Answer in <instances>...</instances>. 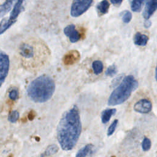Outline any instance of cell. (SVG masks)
Segmentation results:
<instances>
[{
  "label": "cell",
  "mask_w": 157,
  "mask_h": 157,
  "mask_svg": "<svg viewBox=\"0 0 157 157\" xmlns=\"http://www.w3.org/2000/svg\"><path fill=\"white\" fill-rule=\"evenodd\" d=\"M82 130L78 107L73 106L62 116L57 127V139L61 148L68 151L77 144Z\"/></svg>",
  "instance_id": "obj_1"
},
{
  "label": "cell",
  "mask_w": 157,
  "mask_h": 157,
  "mask_svg": "<svg viewBox=\"0 0 157 157\" xmlns=\"http://www.w3.org/2000/svg\"><path fill=\"white\" fill-rule=\"evenodd\" d=\"M55 90V83L49 76L42 75L32 81L27 88L28 96L36 102H44L50 99Z\"/></svg>",
  "instance_id": "obj_2"
},
{
  "label": "cell",
  "mask_w": 157,
  "mask_h": 157,
  "mask_svg": "<svg viewBox=\"0 0 157 157\" xmlns=\"http://www.w3.org/2000/svg\"><path fill=\"white\" fill-rule=\"evenodd\" d=\"M138 83L132 75L125 77L121 83L112 91L109 100V105H116L125 102L137 88Z\"/></svg>",
  "instance_id": "obj_3"
},
{
  "label": "cell",
  "mask_w": 157,
  "mask_h": 157,
  "mask_svg": "<svg viewBox=\"0 0 157 157\" xmlns=\"http://www.w3.org/2000/svg\"><path fill=\"white\" fill-rule=\"evenodd\" d=\"M38 50L39 49L37 47V42H25L21 44L19 48V54L25 65L35 67L34 61L39 59L37 56H40Z\"/></svg>",
  "instance_id": "obj_4"
},
{
  "label": "cell",
  "mask_w": 157,
  "mask_h": 157,
  "mask_svg": "<svg viewBox=\"0 0 157 157\" xmlns=\"http://www.w3.org/2000/svg\"><path fill=\"white\" fill-rule=\"evenodd\" d=\"M93 0H73L71 9V15L77 17L85 12L90 7Z\"/></svg>",
  "instance_id": "obj_5"
},
{
  "label": "cell",
  "mask_w": 157,
  "mask_h": 157,
  "mask_svg": "<svg viewBox=\"0 0 157 157\" xmlns=\"http://www.w3.org/2000/svg\"><path fill=\"white\" fill-rule=\"evenodd\" d=\"M9 63L8 55L4 52L0 51V87L8 74Z\"/></svg>",
  "instance_id": "obj_6"
},
{
  "label": "cell",
  "mask_w": 157,
  "mask_h": 157,
  "mask_svg": "<svg viewBox=\"0 0 157 157\" xmlns=\"http://www.w3.org/2000/svg\"><path fill=\"white\" fill-rule=\"evenodd\" d=\"M152 109L151 102L147 99H142L134 105V110L140 113H148Z\"/></svg>",
  "instance_id": "obj_7"
},
{
  "label": "cell",
  "mask_w": 157,
  "mask_h": 157,
  "mask_svg": "<svg viewBox=\"0 0 157 157\" xmlns=\"http://www.w3.org/2000/svg\"><path fill=\"white\" fill-rule=\"evenodd\" d=\"M64 33L66 36L69 38V40L72 42H76L80 39L81 35L78 31L75 29V26L74 25H69L65 27L64 29Z\"/></svg>",
  "instance_id": "obj_8"
},
{
  "label": "cell",
  "mask_w": 157,
  "mask_h": 157,
  "mask_svg": "<svg viewBox=\"0 0 157 157\" xmlns=\"http://www.w3.org/2000/svg\"><path fill=\"white\" fill-rule=\"evenodd\" d=\"M80 59V53L77 50H71L66 53L63 58V63L66 66L72 65L78 61Z\"/></svg>",
  "instance_id": "obj_9"
},
{
  "label": "cell",
  "mask_w": 157,
  "mask_h": 157,
  "mask_svg": "<svg viewBox=\"0 0 157 157\" xmlns=\"http://www.w3.org/2000/svg\"><path fill=\"white\" fill-rule=\"evenodd\" d=\"M157 10V0H146L143 16L148 20Z\"/></svg>",
  "instance_id": "obj_10"
},
{
  "label": "cell",
  "mask_w": 157,
  "mask_h": 157,
  "mask_svg": "<svg viewBox=\"0 0 157 157\" xmlns=\"http://www.w3.org/2000/svg\"><path fill=\"white\" fill-rule=\"evenodd\" d=\"M25 0H17L16 4H15L12 11L8 18L9 21L12 24H14L17 21V18L19 14L21 13L23 7V4Z\"/></svg>",
  "instance_id": "obj_11"
},
{
  "label": "cell",
  "mask_w": 157,
  "mask_h": 157,
  "mask_svg": "<svg viewBox=\"0 0 157 157\" xmlns=\"http://www.w3.org/2000/svg\"><path fill=\"white\" fill-rule=\"evenodd\" d=\"M148 40V37L145 34H143L139 32L135 34L134 36V44L139 46H145Z\"/></svg>",
  "instance_id": "obj_12"
},
{
  "label": "cell",
  "mask_w": 157,
  "mask_h": 157,
  "mask_svg": "<svg viewBox=\"0 0 157 157\" xmlns=\"http://www.w3.org/2000/svg\"><path fill=\"white\" fill-rule=\"evenodd\" d=\"M15 0H6V1L0 5V18L5 15L12 8Z\"/></svg>",
  "instance_id": "obj_13"
},
{
  "label": "cell",
  "mask_w": 157,
  "mask_h": 157,
  "mask_svg": "<svg viewBox=\"0 0 157 157\" xmlns=\"http://www.w3.org/2000/svg\"><path fill=\"white\" fill-rule=\"evenodd\" d=\"M117 110L115 109H107L102 111L101 113V121L104 124L109 121L111 117L116 113Z\"/></svg>",
  "instance_id": "obj_14"
},
{
  "label": "cell",
  "mask_w": 157,
  "mask_h": 157,
  "mask_svg": "<svg viewBox=\"0 0 157 157\" xmlns=\"http://www.w3.org/2000/svg\"><path fill=\"white\" fill-rule=\"evenodd\" d=\"M109 2L107 0H102L96 6L97 10L100 15H104L108 12Z\"/></svg>",
  "instance_id": "obj_15"
},
{
  "label": "cell",
  "mask_w": 157,
  "mask_h": 157,
  "mask_svg": "<svg viewBox=\"0 0 157 157\" xmlns=\"http://www.w3.org/2000/svg\"><path fill=\"white\" fill-rule=\"evenodd\" d=\"M93 147V146L91 144H88L85 145L78 151L75 157H86V156H87L91 151Z\"/></svg>",
  "instance_id": "obj_16"
},
{
  "label": "cell",
  "mask_w": 157,
  "mask_h": 157,
  "mask_svg": "<svg viewBox=\"0 0 157 157\" xmlns=\"http://www.w3.org/2000/svg\"><path fill=\"white\" fill-rule=\"evenodd\" d=\"M93 69L95 74L98 75L102 72L103 70V64L101 61L96 60L92 64Z\"/></svg>",
  "instance_id": "obj_17"
},
{
  "label": "cell",
  "mask_w": 157,
  "mask_h": 157,
  "mask_svg": "<svg viewBox=\"0 0 157 157\" xmlns=\"http://www.w3.org/2000/svg\"><path fill=\"white\" fill-rule=\"evenodd\" d=\"M144 0H132L131 4V10L133 12H139L141 10Z\"/></svg>",
  "instance_id": "obj_18"
},
{
  "label": "cell",
  "mask_w": 157,
  "mask_h": 157,
  "mask_svg": "<svg viewBox=\"0 0 157 157\" xmlns=\"http://www.w3.org/2000/svg\"><path fill=\"white\" fill-rule=\"evenodd\" d=\"M58 150V147L55 144H52L49 145L46 150L45 151V153L44 155L46 156H51L55 153H56Z\"/></svg>",
  "instance_id": "obj_19"
},
{
  "label": "cell",
  "mask_w": 157,
  "mask_h": 157,
  "mask_svg": "<svg viewBox=\"0 0 157 157\" xmlns=\"http://www.w3.org/2000/svg\"><path fill=\"white\" fill-rule=\"evenodd\" d=\"M151 147V140H150V139H148L147 137H145L143 139V140L142 142V150L145 151H148L150 149Z\"/></svg>",
  "instance_id": "obj_20"
},
{
  "label": "cell",
  "mask_w": 157,
  "mask_h": 157,
  "mask_svg": "<svg viewBox=\"0 0 157 157\" xmlns=\"http://www.w3.org/2000/svg\"><path fill=\"white\" fill-rule=\"evenodd\" d=\"M117 72V68L115 64H112L105 71V75L107 76L112 77L115 75Z\"/></svg>",
  "instance_id": "obj_21"
},
{
  "label": "cell",
  "mask_w": 157,
  "mask_h": 157,
  "mask_svg": "<svg viewBox=\"0 0 157 157\" xmlns=\"http://www.w3.org/2000/svg\"><path fill=\"white\" fill-rule=\"evenodd\" d=\"M19 118V113L17 110H13L10 113L8 117V120L11 123H15Z\"/></svg>",
  "instance_id": "obj_22"
},
{
  "label": "cell",
  "mask_w": 157,
  "mask_h": 157,
  "mask_svg": "<svg viewBox=\"0 0 157 157\" xmlns=\"http://www.w3.org/2000/svg\"><path fill=\"white\" fill-rule=\"evenodd\" d=\"M118 120H115L112 123V124L110 125V126L109 127L108 130H107V136H110L113 134V132H115V131L116 129L117 126L118 124Z\"/></svg>",
  "instance_id": "obj_23"
},
{
  "label": "cell",
  "mask_w": 157,
  "mask_h": 157,
  "mask_svg": "<svg viewBox=\"0 0 157 157\" xmlns=\"http://www.w3.org/2000/svg\"><path fill=\"white\" fill-rule=\"evenodd\" d=\"M132 18V14L129 11H125L123 17H122V20L124 23H129Z\"/></svg>",
  "instance_id": "obj_24"
},
{
  "label": "cell",
  "mask_w": 157,
  "mask_h": 157,
  "mask_svg": "<svg viewBox=\"0 0 157 157\" xmlns=\"http://www.w3.org/2000/svg\"><path fill=\"white\" fill-rule=\"evenodd\" d=\"M18 93L17 90L13 89L9 93V98L12 100H16L18 98Z\"/></svg>",
  "instance_id": "obj_25"
},
{
  "label": "cell",
  "mask_w": 157,
  "mask_h": 157,
  "mask_svg": "<svg viewBox=\"0 0 157 157\" xmlns=\"http://www.w3.org/2000/svg\"><path fill=\"white\" fill-rule=\"evenodd\" d=\"M123 0H110V2L115 6H118L120 5L122 2Z\"/></svg>",
  "instance_id": "obj_26"
},
{
  "label": "cell",
  "mask_w": 157,
  "mask_h": 157,
  "mask_svg": "<svg viewBox=\"0 0 157 157\" xmlns=\"http://www.w3.org/2000/svg\"><path fill=\"white\" fill-rule=\"evenodd\" d=\"M150 25H151V22H150V21H148V20H147V21L144 23V26H145L146 28H148V27L150 26Z\"/></svg>",
  "instance_id": "obj_27"
},
{
  "label": "cell",
  "mask_w": 157,
  "mask_h": 157,
  "mask_svg": "<svg viewBox=\"0 0 157 157\" xmlns=\"http://www.w3.org/2000/svg\"><path fill=\"white\" fill-rule=\"evenodd\" d=\"M155 78H156V80L157 81V64L155 69Z\"/></svg>",
  "instance_id": "obj_28"
}]
</instances>
